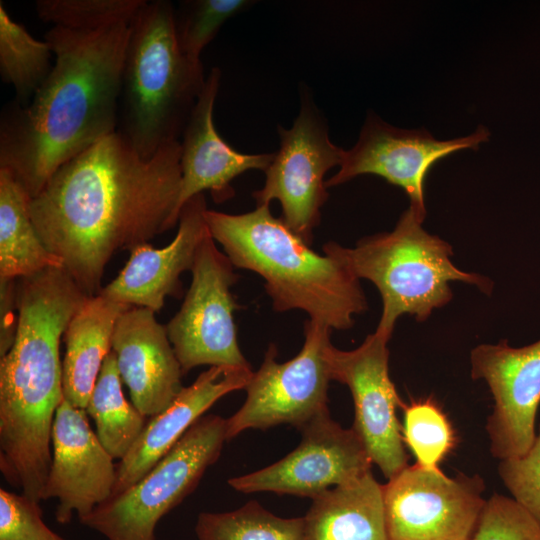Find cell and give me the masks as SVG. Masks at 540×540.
I'll return each mask as SVG.
<instances>
[{"label":"cell","instance_id":"obj_7","mask_svg":"<svg viewBox=\"0 0 540 540\" xmlns=\"http://www.w3.org/2000/svg\"><path fill=\"white\" fill-rule=\"evenodd\" d=\"M226 441V419L202 416L140 481L80 522L108 540H156L160 519L196 489Z\"/></svg>","mask_w":540,"mask_h":540},{"label":"cell","instance_id":"obj_26","mask_svg":"<svg viewBox=\"0 0 540 540\" xmlns=\"http://www.w3.org/2000/svg\"><path fill=\"white\" fill-rule=\"evenodd\" d=\"M195 532L198 540H305L304 518H283L249 501L228 512H202Z\"/></svg>","mask_w":540,"mask_h":540},{"label":"cell","instance_id":"obj_14","mask_svg":"<svg viewBox=\"0 0 540 540\" xmlns=\"http://www.w3.org/2000/svg\"><path fill=\"white\" fill-rule=\"evenodd\" d=\"M299 430L302 439L292 452L265 468L230 478L228 484L242 493L269 491L314 499L371 471L372 460L359 435L334 421L328 410Z\"/></svg>","mask_w":540,"mask_h":540},{"label":"cell","instance_id":"obj_24","mask_svg":"<svg viewBox=\"0 0 540 540\" xmlns=\"http://www.w3.org/2000/svg\"><path fill=\"white\" fill-rule=\"evenodd\" d=\"M86 412L96 425V435L113 459H123L145 428V416L122 391L116 357L111 351L105 358Z\"/></svg>","mask_w":540,"mask_h":540},{"label":"cell","instance_id":"obj_25","mask_svg":"<svg viewBox=\"0 0 540 540\" xmlns=\"http://www.w3.org/2000/svg\"><path fill=\"white\" fill-rule=\"evenodd\" d=\"M49 43L35 39L0 2V75L14 87L16 101L27 104L52 70Z\"/></svg>","mask_w":540,"mask_h":540},{"label":"cell","instance_id":"obj_2","mask_svg":"<svg viewBox=\"0 0 540 540\" xmlns=\"http://www.w3.org/2000/svg\"><path fill=\"white\" fill-rule=\"evenodd\" d=\"M129 34L130 23L45 34L55 55L50 74L27 104H7L0 121V167L31 198L60 166L118 130Z\"/></svg>","mask_w":540,"mask_h":540},{"label":"cell","instance_id":"obj_18","mask_svg":"<svg viewBox=\"0 0 540 540\" xmlns=\"http://www.w3.org/2000/svg\"><path fill=\"white\" fill-rule=\"evenodd\" d=\"M206 210L202 193L188 200L180 211L174 239L162 248H153L149 243L134 247L118 276L99 293L154 312L163 307L166 297L178 298L182 293L180 275L191 271L198 246L208 231Z\"/></svg>","mask_w":540,"mask_h":540},{"label":"cell","instance_id":"obj_22","mask_svg":"<svg viewBox=\"0 0 540 540\" xmlns=\"http://www.w3.org/2000/svg\"><path fill=\"white\" fill-rule=\"evenodd\" d=\"M312 500L303 517L305 540H389L383 485L371 471Z\"/></svg>","mask_w":540,"mask_h":540},{"label":"cell","instance_id":"obj_28","mask_svg":"<svg viewBox=\"0 0 540 540\" xmlns=\"http://www.w3.org/2000/svg\"><path fill=\"white\" fill-rule=\"evenodd\" d=\"M146 0H38L36 13L45 23L76 30H97L131 23Z\"/></svg>","mask_w":540,"mask_h":540},{"label":"cell","instance_id":"obj_30","mask_svg":"<svg viewBox=\"0 0 540 540\" xmlns=\"http://www.w3.org/2000/svg\"><path fill=\"white\" fill-rule=\"evenodd\" d=\"M471 540H540V526L512 497L493 494Z\"/></svg>","mask_w":540,"mask_h":540},{"label":"cell","instance_id":"obj_16","mask_svg":"<svg viewBox=\"0 0 540 540\" xmlns=\"http://www.w3.org/2000/svg\"><path fill=\"white\" fill-rule=\"evenodd\" d=\"M92 431L85 409L65 398L58 406L51 434V465L43 500L56 498V520L81 519L113 494L117 466Z\"/></svg>","mask_w":540,"mask_h":540},{"label":"cell","instance_id":"obj_13","mask_svg":"<svg viewBox=\"0 0 540 540\" xmlns=\"http://www.w3.org/2000/svg\"><path fill=\"white\" fill-rule=\"evenodd\" d=\"M489 137V130L479 125L467 136L438 140L423 128H397L369 113L356 144L345 150L338 172L325 185L334 187L364 174L380 176L403 189L409 197V208L424 220L425 180L431 167L459 150H477Z\"/></svg>","mask_w":540,"mask_h":540},{"label":"cell","instance_id":"obj_1","mask_svg":"<svg viewBox=\"0 0 540 540\" xmlns=\"http://www.w3.org/2000/svg\"><path fill=\"white\" fill-rule=\"evenodd\" d=\"M181 144L142 158L117 130L64 163L30 200L46 248L88 296L106 265L178 223Z\"/></svg>","mask_w":540,"mask_h":540},{"label":"cell","instance_id":"obj_33","mask_svg":"<svg viewBox=\"0 0 540 540\" xmlns=\"http://www.w3.org/2000/svg\"><path fill=\"white\" fill-rule=\"evenodd\" d=\"M1 280V337L0 355L3 356L11 347L17 329V317L13 313L16 308V281Z\"/></svg>","mask_w":540,"mask_h":540},{"label":"cell","instance_id":"obj_27","mask_svg":"<svg viewBox=\"0 0 540 540\" xmlns=\"http://www.w3.org/2000/svg\"><path fill=\"white\" fill-rule=\"evenodd\" d=\"M402 407L403 440L416 456V463L428 469H440V462L456 440L448 418L431 399L412 401Z\"/></svg>","mask_w":540,"mask_h":540},{"label":"cell","instance_id":"obj_3","mask_svg":"<svg viewBox=\"0 0 540 540\" xmlns=\"http://www.w3.org/2000/svg\"><path fill=\"white\" fill-rule=\"evenodd\" d=\"M204 218L234 267L264 279L275 311L302 310L330 329L346 330L368 309L360 279L345 262L325 244L324 255L313 251L269 205L242 214L207 209Z\"/></svg>","mask_w":540,"mask_h":540},{"label":"cell","instance_id":"obj_21","mask_svg":"<svg viewBox=\"0 0 540 540\" xmlns=\"http://www.w3.org/2000/svg\"><path fill=\"white\" fill-rule=\"evenodd\" d=\"M131 306L102 294L88 297L70 320L65 333L62 362L64 398L86 409L103 362L112 351L119 317Z\"/></svg>","mask_w":540,"mask_h":540},{"label":"cell","instance_id":"obj_5","mask_svg":"<svg viewBox=\"0 0 540 540\" xmlns=\"http://www.w3.org/2000/svg\"><path fill=\"white\" fill-rule=\"evenodd\" d=\"M175 11L169 1H146L130 23L118 131L144 159L180 141L206 81L201 62L178 45Z\"/></svg>","mask_w":540,"mask_h":540},{"label":"cell","instance_id":"obj_11","mask_svg":"<svg viewBox=\"0 0 540 540\" xmlns=\"http://www.w3.org/2000/svg\"><path fill=\"white\" fill-rule=\"evenodd\" d=\"M478 475L448 477L418 463L383 485L389 540H471L486 503Z\"/></svg>","mask_w":540,"mask_h":540},{"label":"cell","instance_id":"obj_19","mask_svg":"<svg viewBox=\"0 0 540 540\" xmlns=\"http://www.w3.org/2000/svg\"><path fill=\"white\" fill-rule=\"evenodd\" d=\"M220 81L221 70L212 68L182 134L178 216L184 204L203 191H209L216 202L231 198V182L237 176L252 169L265 172L274 158V153L238 152L218 134L213 111Z\"/></svg>","mask_w":540,"mask_h":540},{"label":"cell","instance_id":"obj_32","mask_svg":"<svg viewBox=\"0 0 540 540\" xmlns=\"http://www.w3.org/2000/svg\"><path fill=\"white\" fill-rule=\"evenodd\" d=\"M39 502L0 489V540H64L42 519Z\"/></svg>","mask_w":540,"mask_h":540},{"label":"cell","instance_id":"obj_12","mask_svg":"<svg viewBox=\"0 0 540 540\" xmlns=\"http://www.w3.org/2000/svg\"><path fill=\"white\" fill-rule=\"evenodd\" d=\"M390 337L375 330L360 346L345 351L330 342L325 355L331 379L345 384L355 409L353 429L389 480L408 466L396 408L403 406L389 375Z\"/></svg>","mask_w":540,"mask_h":540},{"label":"cell","instance_id":"obj_9","mask_svg":"<svg viewBox=\"0 0 540 540\" xmlns=\"http://www.w3.org/2000/svg\"><path fill=\"white\" fill-rule=\"evenodd\" d=\"M330 328L308 319L304 343L292 359L276 361L277 349L270 345L259 369L245 387L243 405L227 423V441L248 429H267L291 424L298 429L328 410L327 391L331 379L326 360Z\"/></svg>","mask_w":540,"mask_h":540},{"label":"cell","instance_id":"obj_6","mask_svg":"<svg viewBox=\"0 0 540 540\" xmlns=\"http://www.w3.org/2000/svg\"><path fill=\"white\" fill-rule=\"evenodd\" d=\"M423 221L408 208L390 232L364 237L353 248L325 244L358 279L377 287L382 313L376 331L390 338L402 315L422 322L448 304L453 296L450 282L474 285L486 294L493 288L489 278L456 267L451 245L428 233Z\"/></svg>","mask_w":540,"mask_h":540},{"label":"cell","instance_id":"obj_31","mask_svg":"<svg viewBox=\"0 0 540 540\" xmlns=\"http://www.w3.org/2000/svg\"><path fill=\"white\" fill-rule=\"evenodd\" d=\"M498 473L512 498L540 526V425L529 450L521 456L500 460Z\"/></svg>","mask_w":540,"mask_h":540},{"label":"cell","instance_id":"obj_29","mask_svg":"<svg viewBox=\"0 0 540 540\" xmlns=\"http://www.w3.org/2000/svg\"><path fill=\"white\" fill-rule=\"evenodd\" d=\"M252 4L247 0H193L181 2L175 11V30L183 54L201 62L203 49L217 35L222 25Z\"/></svg>","mask_w":540,"mask_h":540},{"label":"cell","instance_id":"obj_23","mask_svg":"<svg viewBox=\"0 0 540 540\" xmlns=\"http://www.w3.org/2000/svg\"><path fill=\"white\" fill-rule=\"evenodd\" d=\"M31 197L6 168L0 167V279L26 277L51 267L61 258L42 242L30 214Z\"/></svg>","mask_w":540,"mask_h":540},{"label":"cell","instance_id":"obj_20","mask_svg":"<svg viewBox=\"0 0 540 540\" xmlns=\"http://www.w3.org/2000/svg\"><path fill=\"white\" fill-rule=\"evenodd\" d=\"M252 373L251 368L210 366L190 386L184 387L164 411L151 417L128 454L120 460L112 496L149 473L216 401L245 389Z\"/></svg>","mask_w":540,"mask_h":540},{"label":"cell","instance_id":"obj_10","mask_svg":"<svg viewBox=\"0 0 540 540\" xmlns=\"http://www.w3.org/2000/svg\"><path fill=\"white\" fill-rule=\"evenodd\" d=\"M192 281L180 310L166 325L183 374L201 365L251 368L238 345L231 288L234 265L215 244L209 230L201 240Z\"/></svg>","mask_w":540,"mask_h":540},{"label":"cell","instance_id":"obj_15","mask_svg":"<svg viewBox=\"0 0 540 540\" xmlns=\"http://www.w3.org/2000/svg\"><path fill=\"white\" fill-rule=\"evenodd\" d=\"M471 377L488 385L494 405L486 431L493 457L526 453L535 438L540 405V339L523 347L506 340L480 344L470 352Z\"/></svg>","mask_w":540,"mask_h":540},{"label":"cell","instance_id":"obj_8","mask_svg":"<svg viewBox=\"0 0 540 540\" xmlns=\"http://www.w3.org/2000/svg\"><path fill=\"white\" fill-rule=\"evenodd\" d=\"M300 103L292 127L278 126L280 148L253 196L256 206L279 201L284 223L310 245L328 198L324 176L341 165L345 150L331 142L326 119L309 92L302 90Z\"/></svg>","mask_w":540,"mask_h":540},{"label":"cell","instance_id":"obj_17","mask_svg":"<svg viewBox=\"0 0 540 540\" xmlns=\"http://www.w3.org/2000/svg\"><path fill=\"white\" fill-rule=\"evenodd\" d=\"M112 351L132 404L145 417L164 411L184 388L166 326L156 320L154 311L126 310L116 323Z\"/></svg>","mask_w":540,"mask_h":540},{"label":"cell","instance_id":"obj_4","mask_svg":"<svg viewBox=\"0 0 540 540\" xmlns=\"http://www.w3.org/2000/svg\"><path fill=\"white\" fill-rule=\"evenodd\" d=\"M88 297L64 267L17 279L16 334L0 359V421L8 429L32 436L51 430L64 398L61 337Z\"/></svg>","mask_w":540,"mask_h":540}]
</instances>
